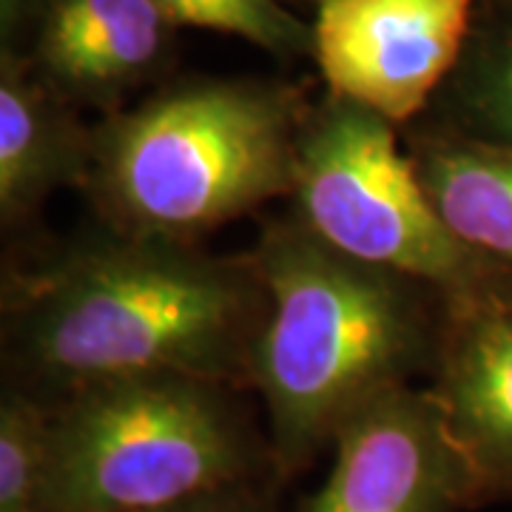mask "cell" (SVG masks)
Listing matches in <instances>:
<instances>
[{"label":"cell","mask_w":512,"mask_h":512,"mask_svg":"<svg viewBox=\"0 0 512 512\" xmlns=\"http://www.w3.org/2000/svg\"><path fill=\"white\" fill-rule=\"evenodd\" d=\"M92 134L6 66L0 80V220L18 228L66 185H86Z\"/></svg>","instance_id":"cell-10"},{"label":"cell","mask_w":512,"mask_h":512,"mask_svg":"<svg viewBox=\"0 0 512 512\" xmlns=\"http://www.w3.org/2000/svg\"><path fill=\"white\" fill-rule=\"evenodd\" d=\"M6 302L12 362L60 399L146 376L251 384L268 316L251 256L114 231L15 279Z\"/></svg>","instance_id":"cell-1"},{"label":"cell","mask_w":512,"mask_h":512,"mask_svg":"<svg viewBox=\"0 0 512 512\" xmlns=\"http://www.w3.org/2000/svg\"><path fill=\"white\" fill-rule=\"evenodd\" d=\"M49 419L35 396L15 390L0 407V512H46Z\"/></svg>","instance_id":"cell-13"},{"label":"cell","mask_w":512,"mask_h":512,"mask_svg":"<svg viewBox=\"0 0 512 512\" xmlns=\"http://www.w3.org/2000/svg\"><path fill=\"white\" fill-rule=\"evenodd\" d=\"M316 3H319V0H316Z\"/></svg>","instance_id":"cell-17"},{"label":"cell","mask_w":512,"mask_h":512,"mask_svg":"<svg viewBox=\"0 0 512 512\" xmlns=\"http://www.w3.org/2000/svg\"><path fill=\"white\" fill-rule=\"evenodd\" d=\"M254 464L225 384L146 376L66 396L49 419L46 512H165Z\"/></svg>","instance_id":"cell-4"},{"label":"cell","mask_w":512,"mask_h":512,"mask_svg":"<svg viewBox=\"0 0 512 512\" xmlns=\"http://www.w3.org/2000/svg\"><path fill=\"white\" fill-rule=\"evenodd\" d=\"M165 512H262L256 507L254 501L245 493H239V487L234 490H222V493L205 495L197 501H188L183 507H174V510Z\"/></svg>","instance_id":"cell-15"},{"label":"cell","mask_w":512,"mask_h":512,"mask_svg":"<svg viewBox=\"0 0 512 512\" xmlns=\"http://www.w3.org/2000/svg\"><path fill=\"white\" fill-rule=\"evenodd\" d=\"M407 154L453 237L512 271V146L436 131Z\"/></svg>","instance_id":"cell-11"},{"label":"cell","mask_w":512,"mask_h":512,"mask_svg":"<svg viewBox=\"0 0 512 512\" xmlns=\"http://www.w3.org/2000/svg\"><path fill=\"white\" fill-rule=\"evenodd\" d=\"M168 23L214 29L251 40L268 52L311 49V29L288 15L279 0H154Z\"/></svg>","instance_id":"cell-14"},{"label":"cell","mask_w":512,"mask_h":512,"mask_svg":"<svg viewBox=\"0 0 512 512\" xmlns=\"http://www.w3.org/2000/svg\"><path fill=\"white\" fill-rule=\"evenodd\" d=\"M251 262L268 293L251 384L268 407L276 461L299 467L367 402L433 367L444 296L350 259L293 214L262 231Z\"/></svg>","instance_id":"cell-2"},{"label":"cell","mask_w":512,"mask_h":512,"mask_svg":"<svg viewBox=\"0 0 512 512\" xmlns=\"http://www.w3.org/2000/svg\"><path fill=\"white\" fill-rule=\"evenodd\" d=\"M293 217L350 259L430 285L444 302L512 288V271L441 222L396 126L330 94L299 131Z\"/></svg>","instance_id":"cell-5"},{"label":"cell","mask_w":512,"mask_h":512,"mask_svg":"<svg viewBox=\"0 0 512 512\" xmlns=\"http://www.w3.org/2000/svg\"><path fill=\"white\" fill-rule=\"evenodd\" d=\"M305 117L259 83H188L92 134L86 191L109 231L185 242L291 197Z\"/></svg>","instance_id":"cell-3"},{"label":"cell","mask_w":512,"mask_h":512,"mask_svg":"<svg viewBox=\"0 0 512 512\" xmlns=\"http://www.w3.org/2000/svg\"><path fill=\"white\" fill-rule=\"evenodd\" d=\"M333 467L305 512H453L470 481L427 390L393 387L333 439Z\"/></svg>","instance_id":"cell-7"},{"label":"cell","mask_w":512,"mask_h":512,"mask_svg":"<svg viewBox=\"0 0 512 512\" xmlns=\"http://www.w3.org/2000/svg\"><path fill=\"white\" fill-rule=\"evenodd\" d=\"M441 131L512 146V0H481L444 97Z\"/></svg>","instance_id":"cell-12"},{"label":"cell","mask_w":512,"mask_h":512,"mask_svg":"<svg viewBox=\"0 0 512 512\" xmlns=\"http://www.w3.org/2000/svg\"><path fill=\"white\" fill-rule=\"evenodd\" d=\"M165 29L154 0H52L37 55L63 92L103 100L157 63Z\"/></svg>","instance_id":"cell-9"},{"label":"cell","mask_w":512,"mask_h":512,"mask_svg":"<svg viewBox=\"0 0 512 512\" xmlns=\"http://www.w3.org/2000/svg\"><path fill=\"white\" fill-rule=\"evenodd\" d=\"M20 3H23V0H3V18L6 20L15 18V12L20 9Z\"/></svg>","instance_id":"cell-16"},{"label":"cell","mask_w":512,"mask_h":512,"mask_svg":"<svg viewBox=\"0 0 512 512\" xmlns=\"http://www.w3.org/2000/svg\"><path fill=\"white\" fill-rule=\"evenodd\" d=\"M481 0H319L311 52L330 94L393 126L433 103L456 72Z\"/></svg>","instance_id":"cell-6"},{"label":"cell","mask_w":512,"mask_h":512,"mask_svg":"<svg viewBox=\"0 0 512 512\" xmlns=\"http://www.w3.org/2000/svg\"><path fill=\"white\" fill-rule=\"evenodd\" d=\"M433 399L473 498L512 495V288L444 302Z\"/></svg>","instance_id":"cell-8"}]
</instances>
